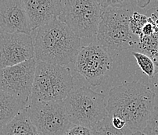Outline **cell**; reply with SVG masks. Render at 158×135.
I'll list each match as a JSON object with an SVG mask.
<instances>
[{
	"mask_svg": "<svg viewBox=\"0 0 158 135\" xmlns=\"http://www.w3.org/2000/svg\"><path fill=\"white\" fill-rule=\"evenodd\" d=\"M32 32L36 61L60 66L74 63L81 39L66 23L56 19Z\"/></svg>",
	"mask_w": 158,
	"mask_h": 135,
	"instance_id": "obj_2",
	"label": "cell"
},
{
	"mask_svg": "<svg viewBox=\"0 0 158 135\" xmlns=\"http://www.w3.org/2000/svg\"><path fill=\"white\" fill-rule=\"evenodd\" d=\"M93 135H131V131L125 127L122 130H118L112 124L111 117L108 116L99 122L91 129Z\"/></svg>",
	"mask_w": 158,
	"mask_h": 135,
	"instance_id": "obj_15",
	"label": "cell"
},
{
	"mask_svg": "<svg viewBox=\"0 0 158 135\" xmlns=\"http://www.w3.org/2000/svg\"><path fill=\"white\" fill-rule=\"evenodd\" d=\"M111 120H112L113 126L118 130H122L126 127L125 122L119 117H111Z\"/></svg>",
	"mask_w": 158,
	"mask_h": 135,
	"instance_id": "obj_22",
	"label": "cell"
},
{
	"mask_svg": "<svg viewBox=\"0 0 158 135\" xmlns=\"http://www.w3.org/2000/svg\"><path fill=\"white\" fill-rule=\"evenodd\" d=\"M24 108L40 135H65L72 125L64 101L41 102L30 99Z\"/></svg>",
	"mask_w": 158,
	"mask_h": 135,
	"instance_id": "obj_7",
	"label": "cell"
},
{
	"mask_svg": "<svg viewBox=\"0 0 158 135\" xmlns=\"http://www.w3.org/2000/svg\"><path fill=\"white\" fill-rule=\"evenodd\" d=\"M131 135H146V134H144V133H142V132H136V133H131Z\"/></svg>",
	"mask_w": 158,
	"mask_h": 135,
	"instance_id": "obj_24",
	"label": "cell"
},
{
	"mask_svg": "<svg viewBox=\"0 0 158 135\" xmlns=\"http://www.w3.org/2000/svg\"><path fill=\"white\" fill-rule=\"evenodd\" d=\"M64 102L68 118L74 125L92 129L108 117L105 95L89 88L73 89Z\"/></svg>",
	"mask_w": 158,
	"mask_h": 135,
	"instance_id": "obj_5",
	"label": "cell"
},
{
	"mask_svg": "<svg viewBox=\"0 0 158 135\" xmlns=\"http://www.w3.org/2000/svg\"><path fill=\"white\" fill-rule=\"evenodd\" d=\"M37 61H27L0 69V89L27 105L31 96Z\"/></svg>",
	"mask_w": 158,
	"mask_h": 135,
	"instance_id": "obj_9",
	"label": "cell"
},
{
	"mask_svg": "<svg viewBox=\"0 0 158 135\" xmlns=\"http://www.w3.org/2000/svg\"><path fill=\"white\" fill-rule=\"evenodd\" d=\"M104 12L98 28L97 43L106 50L122 51L136 46L139 37L130 30L129 19L134 4L131 1H103Z\"/></svg>",
	"mask_w": 158,
	"mask_h": 135,
	"instance_id": "obj_3",
	"label": "cell"
},
{
	"mask_svg": "<svg viewBox=\"0 0 158 135\" xmlns=\"http://www.w3.org/2000/svg\"><path fill=\"white\" fill-rule=\"evenodd\" d=\"M103 12V1L64 0L58 20L66 23L79 39L92 38L97 35Z\"/></svg>",
	"mask_w": 158,
	"mask_h": 135,
	"instance_id": "obj_6",
	"label": "cell"
},
{
	"mask_svg": "<svg viewBox=\"0 0 158 135\" xmlns=\"http://www.w3.org/2000/svg\"><path fill=\"white\" fill-rule=\"evenodd\" d=\"M35 58L31 35L0 34V69Z\"/></svg>",
	"mask_w": 158,
	"mask_h": 135,
	"instance_id": "obj_10",
	"label": "cell"
},
{
	"mask_svg": "<svg viewBox=\"0 0 158 135\" xmlns=\"http://www.w3.org/2000/svg\"><path fill=\"white\" fill-rule=\"evenodd\" d=\"M25 106L24 102L0 89V129L8 124Z\"/></svg>",
	"mask_w": 158,
	"mask_h": 135,
	"instance_id": "obj_14",
	"label": "cell"
},
{
	"mask_svg": "<svg viewBox=\"0 0 158 135\" xmlns=\"http://www.w3.org/2000/svg\"><path fill=\"white\" fill-rule=\"evenodd\" d=\"M153 34H155L154 26L153 25V23L148 21V23H146L142 30L141 36H150V35H153Z\"/></svg>",
	"mask_w": 158,
	"mask_h": 135,
	"instance_id": "obj_21",
	"label": "cell"
},
{
	"mask_svg": "<svg viewBox=\"0 0 158 135\" xmlns=\"http://www.w3.org/2000/svg\"><path fill=\"white\" fill-rule=\"evenodd\" d=\"M146 135H158V106H155L143 130Z\"/></svg>",
	"mask_w": 158,
	"mask_h": 135,
	"instance_id": "obj_19",
	"label": "cell"
},
{
	"mask_svg": "<svg viewBox=\"0 0 158 135\" xmlns=\"http://www.w3.org/2000/svg\"><path fill=\"white\" fill-rule=\"evenodd\" d=\"M148 23V17L138 12H133L129 19L130 30L133 35L140 37L143 27Z\"/></svg>",
	"mask_w": 158,
	"mask_h": 135,
	"instance_id": "obj_18",
	"label": "cell"
},
{
	"mask_svg": "<svg viewBox=\"0 0 158 135\" xmlns=\"http://www.w3.org/2000/svg\"><path fill=\"white\" fill-rule=\"evenodd\" d=\"M0 135H40L31 121L25 108L13 119L8 124L0 129Z\"/></svg>",
	"mask_w": 158,
	"mask_h": 135,
	"instance_id": "obj_13",
	"label": "cell"
},
{
	"mask_svg": "<svg viewBox=\"0 0 158 135\" xmlns=\"http://www.w3.org/2000/svg\"><path fill=\"white\" fill-rule=\"evenodd\" d=\"M156 94L139 82H126L109 91L106 110L110 117H119L131 133L142 132L154 108Z\"/></svg>",
	"mask_w": 158,
	"mask_h": 135,
	"instance_id": "obj_1",
	"label": "cell"
},
{
	"mask_svg": "<svg viewBox=\"0 0 158 135\" xmlns=\"http://www.w3.org/2000/svg\"><path fill=\"white\" fill-rule=\"evenodd\" d=\"M32 31L58 19L64 6L60 0H24Z\"/></svg>",
	"mask_w": 158,
	"mask_h": 135,
	"instance_id": "obj_12",
	"label": "cell"
},
{
	"mask_svg": "<svg viewBox=\"0 0 158 135\" xmlns=\"http://www.w3.org/2000/svg\"><path fill=\"white\" fill-rule=\"evenodd\" d=\"M31 32L24 0H0V34Z\"/></svg>",
	"mask_w": 158,
	"mask_h": 135,
	"instance_id": "obj_11",
	"label": "cell"
},
{
	"mask_svg": "<svg viewBox=\"0 0 158 135\" xmlns=\"http://www.w3.org/2000/svg\"><path fill=\"white\" fill-rule=\"evenodd\" d=\"M137 48L140 52L148 55L158 63V35L153 34L150 36L139 37Z\"/></svg>",
	"mask_w": 158,
	"mask_h": 135,
	"instance_id": "obj_16",
	"label": "cell"
},
{
	"mask_svg": "<svg viewBox=\"0 0 158 135\" xmlns=\"http://www.w3.org/2000/svg\"><path fill=\"white\" fill-rule=\"evenodd\" d=\"M65 135H93L91 129L80 125L72 124L67 130Z\"/></svg>",
	"mask_w": 158,
	"mask_h": 135,
	"instance_id": "obj_20",
	"label": "cell"
},
{
	"mask_svg": "<svg viewBox=\"0 0 158 135\" xmlns=\"http://www.w3.org/2000/svg\"><path fill=\"white\" fill-rule=\"evenodd\" d=\"M133 56L142 71L150 77H153L158 73V63L140 52H132Z\"/></svg>",
	"mask_w": 158,
	"mask_h": 135,
	"instance_id": "obj_17",
	"label": "cell"
},
{
	"mask_svg": "<svg viewBox=\"0 0 158 135\" xmlns=\"http://www.w3.org/2000/svg\"><path fill=\"white\" fill-rule=\"evenodd\" d=\"M74 88V78L65 66L38 62L34 78L31 100L64 101Z\"/></svg>",
	"mask_w": 158,
	"mask_h": 135,
	"instance_id": "obj_4",
	"label": "cell"
},
{
	"mask_svg": "<svg viewBox=\"0 0 158 135\" xmlns=\"http://www.w3.org/2000/svg\"><path fill=\"white\" fill-rule=\"evenodd\" d=\"M149 13H150V18L158 20V7L157 8H153L149 11Z\"/></svg>",
	"mask_w": 158,
	"mask_h": 135,
	"instance_id": "obj_23",
	"label": "cell"
},
{
	"mask_svg": "<svg viewBox=\"0 0 158 135\" xmlns=\"http://www.w3.org/2000/svg\"><path fill=\"white\" fill-rule=\"evenodd\" d=\"M113 65L109 51L94 42L81 47L74 61L76 71L92 86L100 84L111 71Z\"/></svg>",
	"mask_w": 158,
	"mask_h": 135,
	"instance_id": "obj_8",
	"label": "cell"
}]
</instances>
